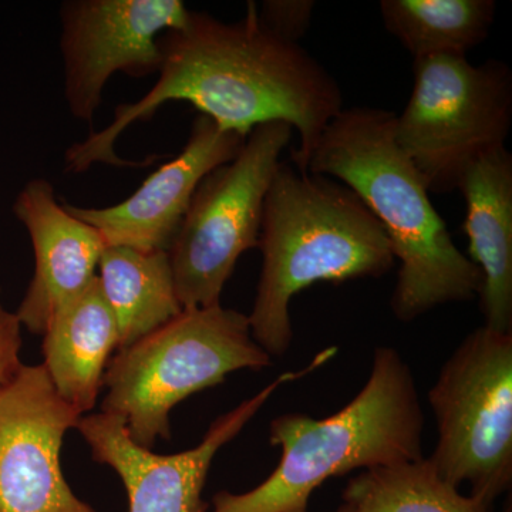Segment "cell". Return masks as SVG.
Returning <instances> with one entry per match:
<instances>
[{
  "label": "cell",
  "instance_id": "cell-1",
  "mask_svg": "<svg viewBox=\"0 0 512 512\" xmlns=\"http://www.w3.org/2000/svg\"><path fill=\"white\" fill-rule=\"evenodd\" d=\"M160 52L153 89L136 103L117 106L109 126L67 148L66 171L84 173L96 163L130 167L134 163L116 153L121 134L168 101H188L222 130L244 137L261 124H288L299 134L292 165L306 173L323 130L345 109L329 70L298 43L269 32L254 3L237 23L190 12L183 28L161 35Z\"/></svg>",
  "mask_w": 512,
  "mask_h": 512
},
{
  "label": "cell",
  "instance_id": "cell-2",
  "mask_svg": "<svg viewBox=\"0 0 512 512\" xmlns=\"http://www.w3.org/2000/svg\"><path fill=\"white\" fill-rule=\"evenodd\" d=\"M394 121L396 114L377 107L343 109L323 130L306 173L345 184L382 225L400 262L390 306L410 322L476 298L483 275L454 244L423 177L397 146Z\"/></svg>",
  "mask_w": 512,
  "mask_h": 512
},
{
  "label": "cell",
  "instance_id": "cell-3",
  "mask_svg": "<svg viewBox=\"0 0 512 512\" xmlns=\"http://www.w3.org/2000/svg\"><path fill=\"white\" fill-rule=\"evenodd\" d=\"M258 248L262 271L252 338L269 356L293 340L292 299L318 282L380 278L393 268L389 239L375 215L345 184L281 163L264 202Z\"/></svg>",
  "mask_w": 512,
  "mask_h": 512
},
{
  "label": "cell",
  "instance_id": "cell-4",
  "mask_svg": "<svg viewBox=\"0 0 512 512\" xmlns=\"http://www.w3.org/2000/svg\"><path fill=\"white\" fill-rule=\"evenodd\" d=\"M423 429L412 370L396 349L377 348L365 387L338 413L272 420L278 467L248 493L215 494L211 512H308L313 491L329 478L419 460Z\"/></svg>",
  "mask_w": 512,
  "mask_h": 512
},
{
  "label": "cell",
  "instance_id": "cell-5",
  "mask_svg": "<svg viewBox=\"0 0 512 512\" xmlns=\"http://www.w3.org/2000/svg\"><path fill=\"white\" fill-rule=\"evenodd\" d=\"M271 360L252 338L248 315L222 305L185 309L117 350L104 373L101 413L120 417L130 439L151 450L158 439L170 440V412L178 403Z\"/></svg>",
  "mask_w": 512,
  "mask_h": 512
},
{
  "label": "cell",
  "instance_id": "cell-6",
  "mask_svg": "<svg viewBox=\"0 0 512 512\" xmlns=\"http://www.w3.org/2000/svg\"><path fill=\"white\" fill-rule=\"evenodd\" d=\"M413 77L407 106L394 121L397 146L430 192L457 190L471 164L505 147L512 124L510 66L431 56L414 60Z\"/></svg>",
  "mask_w": 512,
  "mask_h": 512
},
{
  "label": "cell",
  "instance_id": "cell-7",
  "mask_svg": "<svg viewBox=\"0 0 512 512\" xmlns=\"http://www.w3.org/2000/svg\"><path fill=\"white\" fill-rule=\"evenodd\" d=\"M437 443L429 457L444 480L467 483L491 512L512 481V332L480 326L441 367L429 392Z\"/></svg>",
  "mask_w": 512,
  "mask_h": 512
},
{
  "label": "cell",
  "instance_id": "cell-8",
  "mask_svg": "<svg viewBox=\"0 0 512 512\" xmlns=\"http://www.w3.org/2000/svg\"><path fill=\"white\" fill-rule=\"evenodd\" d=\"M292 134L282 121L256 126L237 157L198 185L168 249L184 311L221 305L239 256L258 248L265 197Z\"/></svg>",
  "mask_w": 512,
  "mask_h": 512
},
{
  "label": "cell",
  "instance_id": "cell-9",
  "mask_svg": "<svg viewBox=\"0 0 512 512\" xmlns=\"http://www.w3.org/2000/svg\"><path fill=\"white\" fill-rule=\"evenodd\" d=\"M181 0H67L60 8L64 99L70 114L92 123L110 77L158 73L160 37L183 28Z\"/></svg>",
  "mask_w": 512,
  "mask_h": 512
},
{
  "label": "cell",
  "instance_id": "cell-10",
  "mask_svg": "<svg viewBox=\"0 0 512 512\" xmlns=\"http://www.w3.org/2000/svg\"><path fill=\"white\" fill-rule=\"evenodd\" d=\"M335 355V349H325L305 369L279 376L218 417L197 447L178 454L160 456L138 446L128 436L124 421L111 414H89L79 420L76 429L89 444L93 460L119 474L127 491L128 512H205L202 490L218 451L241 433L282 384L315 372Z\"/></svg>",
  "mask_w": 512,
  "mask_h": 512
},
{
  "label": "cell",
  "instance_id": "cell-11",
  "mask_svg": "<svg viewBox=\"0 0 512 512\" xmlns=\"http://www.w3.org/2000/svg\"><path fill=\"white\" fill-rule=\"evenodd\" d=\"M82 417L43 365H23L0 386V512H97L60 466L64 436Z\"/></svg>",
  "mask_w": 512,
  "mask_h": 512
},
{
  "label": "cell",
  "instance_id": "cell-12",
  "mask_svg": "<svg viewBox=\"0 0 512 512\" xmlns=\"http://www.w3.org/2000/svg\"><path fill=\"white\" fill-rule=\"evenodd\" d=\"M245 140L198 114L183 151L154 171L126 200L106 208L64 207L96 229L106 245L168 252L198 185L215 168L234 160Z\"/></svg>",
  "mask_w": 512,
  "mask_h": 512
},
{
  "label": "cell",
  "instance_id": "cell-13",
  "mask_svg": "<svg viewBox=\"0 0 512 512\" xmlns=\"http://www.w3.org/2000/svg\"><path fill=\"white\" fill-rule=\"evenodd\" d=\"M12 211L28 231L35 254V274L16 315L30 333L43 336L57 313L92 284L106 242L57 202L46 178L30 180Z\"/></svg>",
  "mask_w": 512,
  "mask_h": 512
},
{
  "label": "cell",
  "instance_id": "cell-14",
  "mask_svg": "<svg viewBox=\"0 0 512 512\" xmlns=\"http://www.w3.org/2000/svg\"><path fill=\"white\" fill-rule=\"evenodd\" d=\"M468 258L483 275L484 326L512 332V156L507 147L485 154L464 173Z\"/></svg>",
  "mask_w": 512,
  "mask_h": 512
},
{
  "label": "cell",
  "instance_id": "cell-15",
  "mask_svg": "<svg viewBox=\"0 0 512 512\" xmlns=\"http://www.w3.org/2000/svg\"><path fill=\"white\" fill-rule=\"evenodd\" d=\"M120 336L99 279L57 313L43 335L47 375L57 394L80 414L96 407L110 356Z\"/></svg>",
  "mask_w": 512,
  "mask_h": 512
},
{
  "label": "cell",
  "instance_id": "cell-16",
  "mask_svg": "<svg viewBox=\"0 0 512 512\" xmlns=\"http://www.w3.org/2000/svg\"><path fill=\"white\" fill-rule=\"evenodd\" d=\"M97 269L101 293L119 329V350L163 328L184 311L167 251L106 245Z\"/></svg>",
  "mask_w": 512,
  "mask_h": 512
},
{
  "label": "cell",
  "instance_id": "cell-17",
  "mask_svg": "<svg viewBox=\"0 0 512 512\" xmlns=\"http://www.w3.org/2000/svg\"><path fill=\"white\" fill-rule=\"evenodd\" d=\"M383 25L413 59L466 56L493 28L494 0H382Z\"/></svg>",
  "mask_w": 512,
  "mask_h": 512
},
{
  "label": "cell",
  "instance_id": "cell-18",
  "mask_svg": "<svg viewBox=\"0 0 512 512\" xmlns=\"http://www.w3.org/2000/svg\"><path fill=\"white\" fill-rule=\"evenodd\" d=\"M343 507L348 512H488L424 457L360 471L343 491Z\"/></svg>",
  "mask_w": 512,
  "mask_h": 512
},
{
  "label": "cell",
  "instance_id": "cell-19",
  "mask_svg": "<svg viewBox=\"0 0 512 512\" xmlns=\"http://www.w3.org/2000/svg\"><path fill=\"white\" fill-rule=\"evenodd\" d=\"M315 6L312 0H266L258 16L269 32L299 45V40L311 28Z\"/></svg>",
  "mask_w": 512,
  "mask_h": 512
},
{
  "label": "cell",
  "instance_id": "cell-20",
  "mask_svg": "<svg viewBox=\"0 0 512 512\" xmlns=\"http://www.w3.org/2000/svg\"><path fill=\"white\" fill-rule=\"evenodd\" d=\"M22 348V323L16 312H10L0 301V386L19 372Z\"/></svg>",
  "mask_w": 512,
  "mask_h": 512
},
{
  "label": "cell",
  "instance_id": "cell-21",
  "mask_svg": "<svg viewBox=\"0 0 512 512\" xmlns=\"http://www.w3.org/2000/svg\"><path fill=\"white\" fill-rule=\"evenodd\" d=\"M335 512H348V511H346V508L343 507V505H342V507H340L339 510L335 511Z\"/></svg>",
  "mask_w": 512,
  "mask_h": 512
}]
</instances>
